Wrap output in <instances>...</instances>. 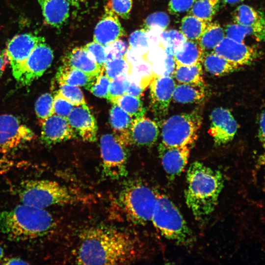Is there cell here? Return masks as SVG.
I'll use <instances>...</instances> for the list:
<instances>
[{"label":"cell","mask_w":265,"mask_h":265,"mask_svg":"<svg viewBox=\"0 0 265 265\" xmlns=\"http://www.w3.org/2000/svg\"><path fill=\"white\" fill-rule=\"evenodd\" d=\"M76 261L82 265H125L141 257L140 242L132 235L108 227H94L81 237Z\"/></svg>","instance_id":"6da1fadb"},{"label":"cell","mask_w":265,"mask_h":265,"mask_svg":"<svg viewBox=\"0 0 265 265\" xmlns=\"http://www.w3.org/2000/svg\"><path fill=\"white\" fill-rule=\"evenodd\" d=\"M186 203L195 218L204 220L214 211L222 190L221 173L198 161L192 162L186 176Z\"/></svg>","instance_id":"7a4b0ae2"},{"label":"cell","mask_w":265,"mask_h":265,"mask_svg":"<svg viewBox=\"0 0 265 265\" xmlns=\"http://www.w3.org/2000/svg\"><path fill=\"white\" fill-rule=\"evenodd\" d=\"M53 225L52 214L45 209L22 203L0 212L1 232L12 241H25L42 237Z\"/></svg>","instance_id":"3957f363"},{"label":"cell","mask_w":265,"mask_h":265,"mask_svg":"<svg viewBox=\"0 0 265 265\" xmlns=\"http://www.w3.org/2000/svg\"><path fill=\"white\" fill-rule=\"evenodd\" d=\"M151 221L162 236L177 244H189L193 241L192 232L183 216L165 195L157 192Z\"/></svg>","instance_id":"277c9868"},{"label":"cell","mask_w":265,"mask_h":265,"mask_svg":"<svg viewBox=\"0 0 265 265\" xmlns=\"http://www.w3.org/2000/svg\"><path fill=\"white\" fill-rule=\"evenodd\" d=\"M19 196L22 203L41 209L72 204L78 197L67 187L49 180H29L21 183Z\"/></svg>","instance_id":"5b68a950"},{"label":"cell","mask_w":265,"mask_h":265,"mask_svg":"<svg viewBox=\"0 0 265 265\" xmlns=\"http://www.w3.org/2000/svg\"><path fill=\"white\" fill-rule=\"evenodd\" d=\"M157 192L139 182L125 187L120 192L119 201L126 216L135 224L145 225L152 218Z\"/></svg>","instance_id":"8992f818"},{"label":"cell","mask_w":265,"mask_h":265,"mask_svg":"<svg viewBox=\"0 0 265 265\" xmlns=\"http://www.w3.org/2000/svg\"><path fill=\"white\" fill-rule=\"evenodd\" d=\"M202 120L196 110L170 117L161 123V142L168 146L192 145L197 139Z\"/></svg>","instance_id":"52a82bcc"},{"label":"cell","mask_w":265,"mask_h":265,"mask_svg":"<svg viewBox=\"0 0 265 265\" xmlns=\"http://www.w3.org/2000/svg\"><path fill=\"white\" fill-rule=\"evenodd\" d=\"M100 144L105 176L112 180L125 176L127 173L126 146L109 133L101 136Z\"/></svg>","instance_id":"ba28073f"},{"label":"cell","mask_w":265,"mask_h":265,"mask_svg":"<svg viewBox=\"0 0 265 265\" xmlns=\"http://www.w3.org/2000/svg\"><path fill=\"white\" fill-rule=\"evenodd\" d=\"M53 53L45 41L39 43L26 59L20 70L17 81L23 86L29 85L43 75L51 65Z\"/></svg>","instance_id":"9c48e42d"},{"label":"cell","mask_w":265,"mask_h":265,"mask_svg":"<svg viewBox=\"0 0 265 265\" xmlns=\"http://www.w3.org/2000/svg\"><path fill=\"white\" fill-rule=\"evenodd\" d=\"M176 83L172 76L153 77L149 84L150 107L159 123L167 115Z\"/></svg>","instance_id":"30bf717a"},{"label":"cell","mask_w":265,"mask_h":265,"mask_svg":"<svg viewBox=\"0 0 265 265\" xmlns=\"http://www.w3.org/2000/svg\"><path fill=\"white\" fill-rule=\"evenodd\" d=\"M35 134L11 114L0 115V149L9 151L34 139Z\"/></svg>","instance_id":"8fae6325"},{"label":"cell","mask_w":265,"mask_h":265,"mask_svg":"<svg viewBox=\"0 0 265 265\" xmlns=\"http://www.w3.org/2000/svg\"><path fill=\"white\" fill-rule=\"evenodd\" d=\"M44 40V38L36 34L26 33L14 36L8 42L5 52L13 76L16 80L26 59L36 46Z\"/></svg>","instance_id":"7c38bea8"},{"label":"cell","mask_w":265,"mask_h":265,"mask_svg":"<svg viewBox=\"0 0 265 265\" xmlns=\"http://www.w3.org/2000/svg\"><path fill=\"white\" fill-rule=\"evenodd\" d=\"M213 51L240 68L252 63L259 57L260 54L255 47L226 36L214 48Z\"/></svg>","instance_id":"4fadbf2b"},{"label":"cell","mask_w":265,"mask_h":265,"mask_svg":"<svg viewBox=\"0 0 265 265\" xmlns=\"http://www.w3.org/2000/svg\"><path fill=\"white\" fill-rule=\"evenodd\" d=\"M210 119V127L208 132L216 146L226 144L233 139L238 125L229 109L221 107L214 109L211 113Z\"/></svg>","instance_id":"5bb4252c"},{"label":"cell","mask_w":265,"mask_h":265,"mask_svg":"<svg viewBox=\"0 0 265 265\" xmlns=\"http://www.w3.org/2000/svg\"><path fill=\"white\" fill-rule=\"evenodd\" d=\"M67 119L77 135H79L83 141L96 140L97 122L86 104L75 106Z\"/></svg>","instance_id":"9a60e30c"},{"label":"cell","mask_w":265,"mask_h":265,"mask_svg":"<svg viewBox=\"0 0 265 265\" xmlns=\"http://www.w3.org/2000/svg\"><path fill=\"white\" fill-rule=\"evenodd\" d=\"M192 145L168 146L160 143L158 148L159 157L166 173L174 177L180 174L186 166Z\"/></svg>","instance_id":"2e32d148"},{"label":"cell","mask_w":265,"mask_h":265,"mask_svg":"<svg viewBox=\"0 0 265 265\" xmlns=\"http://www.w3.org/2000/svg\"><path fill=\"white\" fill-rule=\"evenodd\" d=\"M41 140L47 145H51L76 137L77 134L68 119L53 114L42 124Z\"/></svg>","instance_id":"e0dca14e"},{"label":"cell","mask_w":265,"mask_h":265,"mask_svg":"<svg viewBox=\"0 0 265 265\" xmlns=\"http://www.w3.org/2000/svg\"><path fill=\"white\" fill-rule=\"evenodd\" d=\"M125 35L118 16L107 5L94 29L93 41L106 46Z\"/></svg>","instance_id":"ac0fdd59"},{"label":"cell","mask_w":265,"mask_h":265,"mask_svg":"<svg viewBox=\"0 0 265 265\" xmlns=\"http://www.w3.org/2000/svg\"><path fill=\"white\" fill-rule=\"evenodd\" d=\"M235 23L246 27L251 36L265 42V16L259 10L247 4L237 7L233 14Z\"/></svg>","instance_id":"d6986e66"},{"label":"cell","mask_w":265,"mask_h":265,"mask_svg":"<svg viewBox=\"0 0 265 265\" xmlns=\"http://www.w3.org/2000/svg\"><path fill=\"white\" fill-rule=\"evenodd\" d=\"M159 134L157 123L145 116L133 118L130 131L131 144L151 146L156 142Z\"/></svg>","instance_id":"ffe728a7"},{"label":"cell","mask_w":265,"mask_h":265,"mask_svg":"<svg viewBox=\"0 0 265 265\" xmlns=\"http://www.w3.org/2000/svg\"><path fill=\"white\" fill-rule=\"evenodd\" d=\"M44 21L54 27L62 26L69 16V0H38Z\"/></svg>","instance_id":"44dd1931"},{"label":"cell","mask_w":265,"mask_h":265,"mask_svg":"<svg viewBox=\"0 0 265 265\" xmlns=\"http://www.w3.org/2000/svg\"><path fill=\"white\" fill-rule=\"evenodd\" d=\"M63 63L93 77L98 76L104 70V68H102L96 62L83 47L73 49L64 57Z\"/></svg>","instance_id":"7402d4cb"},{"label":"cell","mask_w":265,"mask_h":265,"mask_svg":"<svg viewBox=\"0 0 265 265\" xmlns=\"http://www.w3.org/2000/svg\"><path fill=\"white\" fill-rule=\"evenodd\" d=\"M133 119L117 104H113L109 111V122L113 134L126 146L131 144L130 131Z\"/></svg>","instance_id":"603a6c76"},{"label":"cell","mask_w":265,"mask_h":265,"mask_svg":"<svg viewBox=\"0 0 265 265\" xmlns=\"http://www.w3.org/2000/svg\"><path fill=\"white\" fill-rule=\"evenodd\" d=\"M98 77L88 75L80 70L63 64L58 68L55 79L59 85L83 86L89 90Z\"/></svg>","instance_id":"cb8c5ba5"},{"label":"cell","mask_w":265,"mask_h":265,"mask_svg":"<svg viewBox=\"0 0 265 265\" xmlns=\"http://www.w3.org/2000/svg\"><path fill=\"white\" fill-rule=\"evenodd\" d=\"M205 53L196 41L187 40L174 52L175 65H191L202 62Z\"/></svg>","instance_id":"d4e9b609"},{"label":"cell","mask_w":265,"mask_h":265,"mask_svg":"<svg viewBox=\"0 0 265 265\" xmlns=\"http://www.w3.org/2000/svg\"><path fill=\"white\" fill-rule=\"evenodd\" d=\"M205 92L204 84L179 83L176 85L172 99L180 104L199 103L205 98Z\"/></svg>","instance_id":"484cf974"},{"label":"cell","mask_w":265,"mask_h":265,"mask_svg":"<svg viewBox=\"0 0 265 265\" xmlns=\"http://www.w3.org/2000/svg\"><path fill=\"white\" fill-rule=\"evenodd\" d=\"M202 62L207 72L217 76L227 75L240 68L213 51L205 53Z\"/></svg>","instance_id":"4316f807"},{"label":"cell","mask_w":265,"mask_h":265,"mask_svg":"<svg viewBox=\"0 0 265 265\" xmlns=\"http://www.w3.org/2000/svg\"><path fill=\"white\" fill-rule=\"evenodd\" d=\"M172 76L180 83H205L201 63L191 65H176Z\"/></svg>","instance_id":"83f0119b"},{"label":"cell","mask_w":265,"mask_h":265,"mask_svg":"<svg viewBox=\"0 0 265 265\" xmlns=\"http://www.w3.org/2000/svg\"><path fill=\"white\" fill-rule=\"evenodd\" d=\"M225 37V32L217 22L209 23L197 41L205 53L214 48Z\"/></svg>","instance_id":"f1b7e54d"},{"label":"cell","mask_w":265,"mask_h":265,"mask_svg":"<svg viewBox=\"0 0 265 265\" xmlns=\"http://www.w3.org/2000/svg\"><path fill=\"white\" fill-rule=\"evenodd\" d=\"M209 23L192 15H187L181 21L180 30L187 40L197 41Z\"/></svg>","instance_id":"f546056e"},{"label":"cell","mask_w":265,"mask_h":265,"mask_svg":"<svg viewBox=\"0 0 265 265\" xmlns=\"http://www.w3.org/2000/svg\"><path fill=\"white\" fill-rule=\"evenodd\" d=\"M220 0H195L191 8V15L210 23L215 15Z\"/></svg>","instance_id":"4dcf8cb0"},{"label":"cell","mask_w":265,"mask_h":265,"mask_svg":"<svg viewBox=\"0 0 265 265\" xmlns=\"http://www.w3.org/2000/svg\"><path fill=\"white\" fill-rule=\"evenodd\" d=\"M116 104L133 118L144 116L146 113V109L140 98L127 93L120 97Z\"/></svg>","instance_id":"1f68e13d"},{"label":"cell","mask_w":265,"mask_h":265,"mask_svg":"<svg viewBox=\"0 0 265 265\" xmlns=\"http://www.w3.org/2000/svg\"><path fill=\"white\" fill-rule=\"evenodd\" d=\"M35 111L41 124L47 118L53 114V97L52 94H42L35 104Z\"/></svg>","instance_id":"d6a6232c"},{"label":"cell","mask_w":265,"mask_h":265,"mask_svg":"<svg viewBox=\"0 0 265 265\" xmlns=\"http://www.w3.org/2000/svg\"><path fill=\"white\" fill-rule=\"evenodd\" d=\"M56 93L75 106L86 104L84 95L79 86L64 84H59Z\"/></svg>","instance_id":"836d02e7"},{"label":"cell","mask_w":265,"mask_h":265,"mask_svg":"<svg viewBox=\"0 0 265 265\" xmlns=\"http://www.w3.org/2000/svg\"><path fill=\"white\" fill-rule=\"evenodd\" d=\"M128 82V74H123L110 80L106 99L112 104H116L117 99L126 93Z\"/></svg>","instance_id":"e575fe53"},{"label":"cell","mask_w":265,"mask_h":265,"mask_svg":"<svg viewBox=\"0 0 265 265\" xmlns=\"http://www.w3.org/2000/svg\"><path fill=\"white\" fill-rule=\"evenodd\" d=\"M131 67L125 58H115L106 61L105 72L111 80L123 74H130Z\"/></svg>","instance_id":"d590c367"},{"label":"cell","mask_w":265,"mask_h":265,"mask_svg":"<svg viewBox=\"0 0 265 265\" xmlns=\"http://www.w3.org/2000/svg\"><path fill=\"white\" fill-rule=\"evenodd\" d=\"M161 44L165 48L172 47L174 52L179 50L187 40L181 31L175 29L163 30L161 33Z\"/></svg>","instance_id":"8d00e7d4"},{"label":"cell","mask_w":265,"mask_h":265,"mask_svg":"<svg viewBox=\"0 0 265 265\" xmlns=\"http://www.w3.org/2000/svg\"><path fill=\"white\" fill-rule=\"evenodd\" d=\"M170 23L168 15L163 12H156L149 15L145 20L143 28L148 30L157 28L163 31L165 30Z\"/></svg>","instance_id":"74e56055"},{"label":"cell","mask_w":265,"mask_h":265,"mask_svg":"<svg viewBox=\"0 0 265 265\" xmlns=\"http://www.w3.org/2000/svg\"><path fill=\"white\" fill-rule=\"evenodd\" d=\"M129 44L130 47L142 55L146 54L150 49L146 30L142 28L132 32L129 38Z\"/></svg>","instance_id":"f35d334b"},{"label":"cell","mask_w":265,"mask_h":265,"mask_svg":"<svg viewBox=\"0 0 265 265\" xmlns=\"http://www.w3.org/2000/svg\"><path fill=\"white\" fill-rule=\"evenodd\" d=\"M110 80L105 72V69L98 76L89 91L95 96L106 98Z\"/></svg>","instance_id":"ab89813d"},{"label":"cell","mask_w":265,"mask_h":265,"mask_svg":"<svg viewBox=\"0 0 265 265\" xmlns=\"http://www.w3.org/2000/svg\"><path fill=\"white\" fill-rule=\"evenodd\" d=\"M83 47L96 62L102 68H104L107 61L105 46L93 41Z\"/></svg>","instance_id":"60d3db41"},{"label":"cell","mask_w":265,"mask_h":265,"mask_svg":"<svg viewBox=\"0 0 265 265\" xmlns=\"http://www.w3.org/2000/svg\"><path fill=\"white\" fill-rule=\"evenodd\" d=\"M107 60L115 58H124L128 47L126 42L117 39L105 46Z\"/></svg>","instance_id":"b9f144b4"},{"label":"cell","mask_w":265,"mask_h":265,"mask_svg":"<svg viewBox=\"0 0 265 265\" xmlns=\"http://www.w3.org/2000/svg\"><path fill=\"white\" fill-rule=\"evenodd\" d=\"M132 4V0H109L106 5L118 16L127 19L131 11Z\"/></svg>","instance_id":"7bdbcfd3"},{"label":"cell","mask_w":265,"mask_h":265,"mask_svg":"<svg viewBox=\"0 0 265 265\" xmlns=\"http://www.w3.org/2000/svg\"><path fill=\"white\" fill-rule=\"evenodd\" d=\"M225 33L226 37L240 42H244L245 38L251 35L250 30L246 27L236 23L227 26Z\"/></svg>","instance_id":"ee69618b"},{"label":"cell","mask_w":265,"mask_h":265,"mask_svg":"<svg viewBox=\"0 0 265 265\" xmlns=\"http://www.w3.org/2000/svg\"><path fill=\"white\" fill-rule=\"evenodd\" d=\"M74 107L71 103L56 93L53 97V114L67 119Z\"/></svg>","instance_id":"f6af8a7d"},{"label":"cell","mask_w":265,"mask_h":265,"mask_svg":"<svg viewBox=\"0 0 265 265\" xmlns=\"http://www.w3.org/2000/svg\"><path fill=\"white\" fill-rule=\"evenodd\" d=\"M195 0H170L168 11L173 15H177L187 11L192 6Z\"/></svg>","instance_id":"bcb514c9"},{"label":"cell","mask_w":265,"mask_h":265,"mask_svg":"<svg viewBox=\"0 0 265 265\" xmlns=\"http://www.w3.org/2000/svg\"><path fill=\"white\" fill-rule=\"evenodd\" d=\"M258 136L264 151L263 154L259 157L258 163L261 165H265V108L261 113L259 118Z\"/></svg>","instance_id":"7dc6e473"},{"label":"cell","mask_w":265,"mask_h":265,"mask_svg":"<svg viewBox=\"0 0 265 265\" xmlns=\"http://www.w3.org/2000/svg\"><path fill=\"white\" fill-rule=\"evenodd\" d=\"M165 56L164 58L165 72L163 76H172L175 68L174 58V49L170 46L164 48Z\"/></svg>","instance_id":"c3c4849f"},{"label":"cell","mask_w":265,"mask_h":265,"mask_svg":"<svg viewBox=\"0 0 265 265\" xmlns=\"http://www.w3.org/2000/svg\"><path fill=\"white\" fill-rule=\"evenodd\" d=\"M128 82L126 93L130 95L140 98L143 94V88L136 81L130 74H128Z\"/></svg>","instance_id":"681fc988"},{"label":"cell","mask_w":265,"mask_h":265,"mask_svg":"<svg viewBox=\"0 0 265 265\" xmlns=\"http://www.w3.org/2000/svg\"><path fill=\"white\" fill-rule=\"evenodd\" d=\"M124 58L131 67L144 59L143 55L130 46L128 47Z\"/></svg>","instance_id":"f907efd6"},{"label":"cell","mask_w":265,"mask_h":265,"mask_svg":"<svg viewBox=\"0 0 265 265\" xmlns=\"http://www.w3.org/2000/svg\"><path fill=\"white\" fill-rule=\"evenodd\" d=\"M146 31L150 49L161 43V33L162 31L157 28H152Z\"/></svg>","instance_id":"816d5d0a"},{"label":"cell","mask_w":265,"mask_h":265,"mask_svg":"<svg viewBox=\"0 0 265 265\" xmlns=\"http://www.w3.org/2000/svg\"><path fill=\"white\" fill-rule=\"evenodd\" d=\"M8 62V60L5 50L0 51V76L4 71Z\"/></svg>","instance_id":"f5cc1de1"},{"label":"cell","mask_w":265,"mask_h":265,"mask_svg":"<svg viewBox=\"0 0 265 265\" xmlns=\"http://www.w3.org/2000/svg\"><path fill=\"white\" fill-rule=\"evenodd\" d=\"M5 265H26L28 263L24 260L17 258H11L4 261L3 263Z\"/></svg>","instance_id":"db71d44e"},{"label":"cell","mask_w":265,"mask_h":265,"mask_svg":"<svg viewBox=\"0 0 265 265\" xmlns=\"http://www.w3.org/2000/svg\"><path fill=\"white\" fill-rule=\"evenodd\" d=\"M11 166V162L5 158L0 157V172L8 169Z\"/></svg>","instance_id":"11a10c76"},{"label":"cell","mask_w":265,"mask_h":265,"mask_svg":"<svg viewBox=\"0 0 265 265\" xmlns=\"http://www.w3.org/2000/svg\"><path fill=\"white\" fill-rule=\"evenodd\" d=\"M88 0H69L72 5L78 7L80 3H83Z\"/></svg>","instance_id":"9f6ffc18"},{"label":"cell","mask_w":265,"mask_h":265,"mask_svg":"<svg viewBox=\"0 0 265 265\" xmlns=\"http://www.w3.org/2000/svg\"><path fill=\"white\" fill-rule=\"evenodd\" d=\"M222 0L224 3H227V4H235L242 1L243 0Z\"/></svg>","instance_id":"6f0895ef"},{"label":"cell","mask_w":265,"mask_h":265,"mask_svg":"<svg viewBox=\"0 0 265 265\" xmlns=\"http://www.w3.org/2000/svg\"><path fill=\"white\" fill-rule=\"evenodd\" d=\"M3 256V251L2 248L0 246V259H1Z\"/></svg>","instance_id":"680465c9"}]
</instances>
